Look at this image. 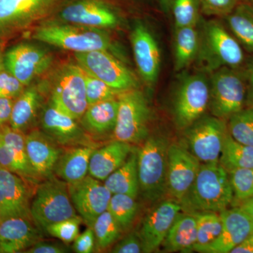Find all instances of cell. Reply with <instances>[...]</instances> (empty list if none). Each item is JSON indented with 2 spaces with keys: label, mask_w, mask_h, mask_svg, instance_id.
<instances>
[{
  "label": "cell",
  "mask_w": 253,
  "mask_h": 253,
  "mask_svg": "<svg viewBox=\"0 0 253 253\" xmlns=\"http://www.w3.org/2000/svg\"><path fill=\"white\" fill-rule=\"evenodd\" d=\"M113 253H144V246L139 234L131 233L120 241L111 251Z\"/></svg>",
  "instance_id": "obj_44"
},
{
  "label": "cell",
  "mask_w": 253,
  "mask_h": 253,
  "mask_svg": "<svg viewBox=\"0 0 253 253\" xmlns=\"http://www.w3.org/2000/svg\"><path fill=\"white\" fill-rule=\"evenodd\" d=\"M210 104L214 117L229 120L246 107L247 83L242 68H221L211 73Z\"/></svg>",
  "instance_id": "obj_5"
},
{
  "label": "cell",
  "mask_w": 253,
  "mask_h": 253,
  "mask_svg": "<svg viewBox=\"0 0 253 253\" xmlns=\"http://www.w3.org/2000/svg\"><path fill=\"white\" fill-rule=\"evenodd\" d=\"M238 1H239V3L247 4L253 7V0H238Z\"/></svg>",
  "instance_id": "obj_52"
},
{
  "label": "cell",
  "mask_w": 253,
  "mask_h": 253,
  "mask_svg": "<svg viewBox=\"0 0 253 253\" xmlns=\"http://www.w3.org/2000/svg\"><path fill=\"white\" fill-rule=\"evenodd\" d=\"M25 86L6 68L0 71V97L17 98L24 90Z\"/></svg>",
  "instance_id": "obj_42"
},
{
  "label": "cell",
  "mask_w": 253,
  "mask_h": 253,
  "mask_svg": "<svg viewBox=\"0 0 253 253\" xmlns=\"http://www.w3.org/2000/svg\"><path fill=\"white\" fill-rule=\"evenodd\" d=\"M41 103L42 96L38 88L33 86L25 89L14 101L10 126L24 132L36 120Z\"/></svg>",
  "instance_id": "obj_30"
},
{
  "label": "cell",
  "mask_w": 253,
  "mask_h": 253,
  "mask_svg": "<svg viewBox=\"0 0 253 253\" xmlns=\"http://www.w3.org/2000/svg\"><path fill=\"white\" fill-rule=\"evenodd\" d=\"M222 229L218 239L205 253H230L253 232V221L238 206L219 212Z\"/></svg>",
  "instance_id": "obj_21"
},
{
  "label": "cell",
  "mask_w": 253,
  "mask_h": 253,
  "mask_svg": "<svg viewBox=\"0 0 253 253\" xmlns=\"http://www.w3.org/2000/svg\"><path fill=\"white\" fill-rule=\"evenodd\" d=\"M201 9L211 16L225 17L239 4L238 0H199Z\"/></svg>",
  "instance_id": "obj_43"
},
{
  "label": "cell",
  "mask_w": 253,
  "mask_h": 253,
  "mask_svg": "<svg viewBox=\"0 0 253 253\" xmlns=\"http://www.w3.org/2000/svg\"><path fill=\"white\" fill-rule=\"evenodd\" d=\"M237 205L253 196V168H236L227 171Z\"/></svg>",
  "instance_id": "obj_38"
},
{
  "label": "cell",
  "mask_w": 253,
  "mask_h": 253,
  "mask_svg": "<svg viewBox=\"0 0 253 253\" xmlns=\"http://www.w3.org/2000/svg\"><path fill=\"white\" fill-rule=\"evenodd\" d=\"M159 1L163 11L168 12L171 10L173 0H159Z\"/></svg>",
  "instance_id": "obj_51"
},
{
  "label": "cell",
  "mask_w": 253,
  "mask_h": 253,
  "mask_svg": "<svg viewBox=\"0 0 253 253\" xmlns=\"http://www.w3.org/2000/svg\"><path fill=\"white\" fill-rule=\"evenodd\" d=\"M219 163L226 171L236 168H253V146L235 140L228 130Z\"/></svg>",
  "instance_id": "obj_33"
},
{
  "label": "cell",
  "mask_w": 253,
  "mask_h": 253,
  "mask_svg": "<svg viewBox=\"0 0 253 253\" xmlns=\"http://www.w3.org/2000/svg\"><path fill=\"white\" fill-rule=\"evenodd\" d=\"M41 239L38 226L31 217H10L0 223V253L22 252Z\"/></svg>",
  "instance_id": "obj_23"
},
{
  "label": "cell",
  "mask_w": 253,
  "mask_h": 253,
  "mask_svg": "<svg viewBox=\"0 0 253 253\" xmlns=\"http://www.w3.org/2000/svg\"><path fill=\"white\" fill-rule=\"evenodd\" d=\"M112 194H126L136 199L139 194L137 150L133 149L126 162L104 180Z\"/></svg>",
  "instance_id": "obj_29"
},
{
  "label": "cell",
  "mask_w": 253,
  "mask_h": 253,
  "mask_svg": "<svg viewBox=\"0 0 253 253\" xmlns=\"http://www.w3.org/2000/svg\"><path fill=\"white\" fill-rule=\"evenodd\" d=\"M24 133L16 130L10 125L0 126V136L8 146L9 154L16 165L17 174L28 184H36L40 180L28 160Z\"/></svg>",
  "instance_id": "obj_27"
},
{
  "label": "cell",
  "mask_w": 253,
  "mask_h": 253,
  "mask_svg": "<svg viewBox=\"0 0 253 253\" xmlns=\"http://www.w3.org/2000/svg\"><path fill=\"white\" fill-rule=\"evenodd\" d=\"M230 253H253V232Z\"/></svg>",
  "instance_id": "obj_49"
},
{
  "label": "cell",
  "mask_w": 253,
  "mask_h": 253,
  "mask_svg": "<svg viewBox=\"0 0 253 253\" xmlns=\"http://www.w3.org/2000/svg\"><path fill=\"white\" fill-rule=\"evenodd\" d=\"M237 206L242 211H244L249 216L251 220L253 221V196L251 199L246 200V201L241 203V204L237 205Z\"/></svg>",
  "instance_id": "obj_50"
},
{
  "label": "cell",
  "mask_w": 253,
  "mask_h": 253,
  "mask_svg": "<svg viewBox=\"0 0 253 253\" xmlns=\"http://www.w3.org/2000/svg\"><path fill=\"white\" fill-rule=\"evenodd\" d=\"M78 64L87 74L116 89H136L139 82L135 75L112 53L102 50L75 53Z\"/></svg>",
  "instance_id": "obj_11"
},
{
  "label": "cell",
  "mask_w": 253,
  "mask_h": 253,
  "mask_svg": "<svg viewBox=\"0 0 253 253\" xmlns=\"http://www.w3.org/2000/svg\"><path fill=\"white\" fill-rule=\"evenodd\" d=\"M210 81L201 72L184 76L176 87L172 113L176 126L184 130L203 117L209 108Z\"/></svg>",
  "instance_id": "obj_8"
},
{
  "label": "cell",
  "mask_w": 253,
  "mask_h": 253,
  "mask_svg": "<svg viewBox=\"0 0 253 253\" xmlns=\"http://www.w3.org/2000/svg\"><path fill=\"white\" fill-rule=\"evenodd\" d=\"M228 130L235 140L253 146V107H245L229 119Z\"/></svg>",
  "instance_id": "obj_37"
},
{
  "label": "cell",
  "mask_w": 253,
  "mask_h": 253,
  "mask_svg": "<svg viewBox=\"0 0 253 253\" xmlns=\"http://www.w3.org/2000/svg\"><path fill=\"white\" fill-rule=\"evenodd\" d=\"M60 19L64 23L89 27L115 28L119 23V16L109 5L100 0H76L61 9Z\"/></svg>",
  "instance_id": "obj_17"
},
{
  "label": "cell",
  "mask_w": 253,
  "mask_h": 253,
  "mask_svg": "<svg viewBox=\"0 0 253 253\" xmlns=\"http://www.w3.org/2000/svg\"><path fill=\"white\" fill-rule=\"evenodd\" d=\"M86 96L88 106L105 100L117 98L121 91L116 90L104 82L85 73Z\"/></svg>",
  "instance_id": "obj_41"
},
{
  "label": "cell",
  "mask_w": 253,
  "mask_h": 253,
  "mask_svg": "<svg viewBox=\"0 0 253 253\" xmlns=\"http://www.w3.org/2000/svg\"><path fill=\"white\" fill-rule=\"evenodd\" d=\"M33 38L74 53L102 50L114 54L112 40L101 28L68 23H48L37 28Z\"/></svg>",
  "instance_id": "obj_3"
},
{
  "label": "cell",
  "mask_w": 253,
  "mask_h": 253,
  "mask_svg": "<svg viewBox=\"0 0 253 253\" xmlns=\"http://www.w3.org/2000/svg\"><path fill=\"white\" fill-rule=\"evenodd\" d=\"M73 206L88 227L107 211L112 194L101 181L88 174L75 184H68Z\"/></svg>",
  "instance_id": "obj_13"
},
{
  "label": "cell",
  "mask_w": 253,
  "mask_h": 253,
  "mask_svg": "<svg viewBox=\"0 0 253 253\" xmlns=\"http://www.w3.org/2000/svg\"><path fill=\"white\" fill-rule=\"evenodd\" d=\"M201 8L199 0H173L171 10L175 28L197 26Z\"/></svg>",
  "instance_id": "obj_39"
},
{
  "label": "cell",
  "mask_w": 253,
  "mask_h": 253,
  "mask_svg": "<svg viewBox=\"0 0 253 253\" xmlns=\"http://www.w3.org/2000/svg\"><path fill=\"white\" fill-rule=\"evenodd\" d=\"M107 211L125 231L130 227L135 219L138 205L136 199L128 195L113 194Z\"/></svg>",
  "instance_id": "obj_36"
},
{
  "label": "cell",
  "mask_w": 253,
  "mask_h": 253,
  "mask_svg": "<svg viewBox=\"0 0 253 253\" xmlns=\"http://www.w3.org/2000/svg\"><path fill=\"white\" fill-rule=\"evenodd\" d=\"M25 253H68V248L59 243L38 241Z\"/></svg>",
  "instance_id": "obj_46"
},
{
  "label": "cell",
  "mask_w": 253,
  "mask_h": 253,
  "mask_svg": "<svg viewBox=\"0 0 253 253\" xmlns=\"http://www.w3.org/2000/svg\"><path fill=\"white\" fill-rule=\"evenodd\" d=\"M1 214H0V223H1Z\"/></svg>",
  "instance_id": "obj_54"
},
{
  "label": "cell",
  "mask_w": 253,
  "mask_h": 253,
  "mask_svg": "<svg viewBox=\"0 0 253 253\" xmlns=\"http://www.w3.org/2000/svg\"><path fill=\"white\" fill-rule=\"evenodd\" d=\"M95 149L91 144L81 145L63 151L55 166L54 174L68 184L81 181L88 175L89 161Z\"/></svg>",
  "instance_id": "obj_25"
},
{
  "label": "cell",
  "mask_w": 253,
  "mask_h": 253,
  "mask_svg": "<svg viewBox=\"0 0 253 253\" xmlns=\"http://www.w3.org/2000/svg\"><path fill=\"white\" fill-rule=\"evenodd\" d=\"M194 213L197 220V236L194 251L205 253L218 239L222 229V221L219 212Z\"/></svg>",
  "instance_id": "obj_34"
},
{
  "label": "cell",
  "mask_w": 253,
  "mask_h": 253,
  "mask_svg": "<svg viewBox=\"0 0 253 253\" xmlns=\"http://www.w3.org/2000/svg\"><path fill=\"white\" fill-rule=\"evenodd\" d=\"M4 57L0 54V71L4 68Z\"/></svg>",
  "instance_id": "obj_53"
},
{
  "label": "cell",
  "mask_w": 253,
  "mask_h": 253,
  "mask_svg": "<svg viewBox=\"0 0 253 253\" xmlns=\"http://www.w3.org/2000/svg\"><path fill=\"white\" fill-rule=\"evenodd\" d=\"M95 243L94 231L92 228L88 227L73 241V249L77 253H91L94 250Z\"/></svg>",
  "instance_id": "obj_45"
},
{
  "label": "cell",
  "mask_w": 253,
  "mask_h": 253,
  "mask_svg": "<svg viewBox=\"0 0 253 253\" xmlns=\"http://www.w3.org/2000/svg\"><path fill=\"white\" fill-rule=\"evenodd\" d=\"M31 215L44 230L50 224L78 216L67 183L53 176L40 184L31 204Z\"/></svg>",
  "instance_id": "obj_6"
},
{
  "label": "cell",
  "mask_w": 253,
  "mask_h": 253,
  "mask_svg": "<svg viewBox=\"0 0 253 253\" xmlns=\"http://www.w3.org/2000/svg\"><path fill=\"white\" fill-rule=\"evenodd\" d=\"M83 219L79 216L64 219L46 226L45 231L49 235L61 240L65 244L73 243L80 234V226Z\"/></svg>",
  "instance_id": "obj_40"
},
{
  "label": "cell",
  "mask_w": 253,
  "mask_h": 253,
  "mask_svg": "<svg viewBox=\"0 0 253 253\" xmlns=\"http://www.w3.org/2000/svg\"><path fill=\"white\" fill-rule=\"evenodd\" d=\"M197 236V220L192 212H179L163 245L166 252L194 251Z\"/></svg>",
  "instance_id": "obj_26"
},
{
  "label": "cell",
  "mask_w": 253,
  "mask_h": 253,
  "mask_svg": "<svg viewBox=\"0 0 253 253\" xmlns=\"http://www.w3.org/2000/svg\"><path fill=\"white\" fill-rule=\"evenodd\" d=\"M28 184L21 176L0 166L1 220L10 217H31V194Z\"/></svg>",
  "instance_id": "obj_18"
},
{
  "label": "cell",
  "mask_w": 253,
  "mask_h": 253,
  "mask_svg": "<svg viewBox=\"0 0 253 253\" xmlns=\"http://www.w3.org/2000/svg\"><path fill=\"white\" fill-rule=\"evenodd\" d=\"M52 56L33 44L21 43L8 50L4 67L25 86L41 76L51 66Z\"/></svg>",
  "instance_id": "obj_15"
},
{
  "label": "cell",
  "mask_w": 253,
  "mask_h": 253,
  "mask_svg": "<svg viewBox=\"0 0 253 253\" xmlns=\"http://www.w3.org/2000/svg\"><path fill=\"white\" fill-rule=\"evenodd\" d=\"M181 211L179 203L169 200L163 201L148 213L139 234L144 246V253L154 252L163 244Z\"/></svg>",
  "instance_id": "obj_19"
},
{
  "label": "cell",
  "mask_w": 253,
  "mask_h": 253,
  "mask_svg": "<svg viewBox=\"0 0 253 253\" xmlns=\"http://www.w3.org/2000/svg\"><path fill=\"white\" fill-rule=\"evenodd\" d=\"M201 163L180 144H169L168 151L167 193L180 204L197 176Z\"/></svg>",
  "instance_id": "obj_14"
},
{
  "label": "cell",
  "mask_w": 253,
  "mask_h": 253,
  "mask_svg": "<svg viewBox=\"0 0 253 253\" xmlns=\"http://www.w3.org/2000/svg\"><path fill=\"white\" fill-rule=\"evenodd\" d=\"M137 150L139 191L147 201L155 203L167 193L169 141L161 136H149Z\"/></svg>",
  "instance_id": "obj_4"
},
{
  "label": "cell",
  "mask_w": 253,
  "mask_h": 253,
  "mask_svg": "<svg viewBox=\"0 0 253 253\" xmlns=\"http://www.w3.org/2000/svg\"><path fill=\"white\" fill-rule=\"evenodd\" d=\"M74 119L49 104L43 109L41 125L43 131L59 145L76 146L86 144L89 139Z\"/></svg>",
  "instance_id": "obj_20"
},
{
  "label": "cell",
  "mask_w": 253,
  "mask_h": 253,
  "mask_svg": "<svg viewBox=\"0 0 253 253\" xmlns=\"http://www.w3.org/2000/svg\"><path fill=\"white\" fill-rule=\"evenodd\" d=\"M26 151L29 162L40 179L54 176L55 166L63 150L44 131H31L26 134Z\"/></svg>",
  "instance_id": "obj_22"
},
{
  "label": "cell",
  "mask_w": 253,
  "mask_h": 253,
  "mask_svg": "<svg viewBox=\"0 0 253 253\" xmlns=\"http://www.w3.org/2000/svg\"><path fill=\"white\" fill-rule=\"evenodd\" d=\"M66 0H0V38L29 28Z\"/></svg>",
  "instance_id": "obj_12"
},
{
  "label": "cell",
  "mask_w": 253,
  "mask_h": 253,
  "mask_svg": "<svg viewBox=\"0 0 253 253\" xmlns=\"http://www.w3.org/2000/svg\"><path fill=\"white\" fill-rule=\"evenodd\" d=\"M14 102L13 99L0 97V126L9 123Z\"/></svg>",
  "instance_id": "obj_47"
},
{
  "label": "cell",
  "mask_w": 253,
  "mask_h": 253,
  "mask_svg": "<svg viewBox=\"0 0 253 253\" xmlns=\"http://www.w3.org/2000/svg\"><path fill=\"white\" fill-rule=\"evenodd\" d=\"M224 18L229 31L243 48L253 54V7L239 3Z\"/></svg>",
  "instance_id": "obj_32"
},
{
  "label": "cell",
  "mask_w": 253,
  "mask_h": 253,
  "mask_svg": "<svg viewBox=\"0 0 253 253\" xmlns=\"http://www.w3.org/2000/svg\"><path fill=\"white\" fill-rule=\"evenodd\" d=\"M234 202L229 174L219 163H201L197 176L181 201L187 212H220Z\"/></svg>",
  "instance_id": "obj_1"
},
{
  "label": "cell",
  "mask_w": 253,
  "mask_h": 253,
  "mask_svg": "<svg viewBox=\"0 0 253 253\" xmlns=\"http://www.w3.org/2000/svg\"><path fill=\"white\" fill-rule=\"evenodd\" d=\"M174 69L181 71L196 61L199 53L200 30L197 26L175 28Z\"/></svg>",
  "instance_id": "obj_31"
},
{
  "label": "cell",
  "mask_w": 253,
  "mask_h": 253,
  "mask_svg": "<svg viewBox=\"0 0 253 253\" xmlns=\"http://www.w3.org/2000/svg\"><path fill=\"white\" fill-rule=\"evenodd\" d=\"M200 30L198 61L203 71L212 73L221 68H242L246 58L239 42L217 20L205 21Z\"/></svg>",
  "instance_id": "obj_2"
},
{
  "label": "cell",
  "mask_w": 253,
  "mask_h": 253,
  "mask_svg": "<svg viewBox=\"0 0 253 253\" xmlns=\"http://www.w3.org/2000/svg\"><path fill=\"white\" fill-rule=\"evenodd\" d=\"M91 228L94 231L96 246L106 249L121 237L122 228L112 214L106 211L96 218Z\"/></svg>",
  "instance_id": "obj_35"
},
{
  "label": "cell",
  "mask_w": 253,
  "mask_h": 253,
  "mask_svg": "<svg viewBox=\"0 0 253 253\" xmlns=\"http://www.w3.org/2000/svg\"><path fill=\"white\" fill-rule=\"evenodd\" d=\"M55 75L50 104L74 119H81L88 107L85 72L78 64L66 63Z\"/></svg>",
  "instance_id": "obj_9"
},
{
  "label": "cell",
  "mask_w": 253,
  "mask_h": 253,
  "mask_svg": "<svg viewBox=\"0 0 253 253\" xmlns=\"http://www.w3.org/2000/svg\"><path fill=\"white\" fill-rule=\"evenodd\" d=\"M117 121L113 129L115 140L129 144L143 142L149 136L151 111L142 91H121L118 95Z\"/></svg>",
  "instance_id": "obj_7"
},
{
  "label": "cell",
  "mask_w": 253,
  "mask_h": 253,
  "mask_svg": "<svg viewBox=\"0 0 253 253\" xmlns=\"http://www.w3.org/2000/svg\"><path fill=\"white\" fill-rule=\"evenodd\" d=\"M133 149L131 144L115 139L99 149H95L89 161V175L104 181L126 162Z\"/></svg>",
  "instance_id": "obj_24"
},
{
  "label": "cell",
  "mask_w": 253,
  "mask_h": 253,
  "mask_svg": "<svg viewBox=\"0 0 253 253\" xmlns=\"http://www.w3.org/2000/svg\"><path fill=\"white\" fill-rule=\"evenodd\" d=\"M247 83L246 107H253V60L245 70Z\"/></svg>",
  "instance_id": "obj_48"
},
{
  "label": "cell",
  "mask_w": 253,
  "mask_h": 253,
  "mask_svg": "<svg viewBox=\"0 0 253 253\" xmlns=\"http://www.w3.org/2000/svg\"><path fill=\"white\" fill-rule=\"evenodd\" d=\"M131 42L136 67L146 84L153 86L158 81L161 71V50L152 32L144 23L134 25Z\"/></svg>",
  "instance_id": "obj_16"
},
{
  "label": "cell",
  "mask_w": 253,
  "mask_h": 253,
  "mask_svg": "<svg viewBox=\"0 0 253 253\" xmlns=\"http://www.w3.org/2000/svg\"><path fill=\"white\" fill-rule=\"evenodd\" d=\"M227 133L224 120L204 116L184 129L186 149L201 163H219Z\"/></svg>",
  "instance_id": "obj_10"
},
{
  "label": "cell",
  "mask_w": 253,
  "mask_h": 253,
  "mask_svg": "<svg viewBox=\"0 0 253 253\" xmlns=\"http://www.w3.org/2000/svg\"><path fill=\"white\" fill-rule=\"evenodd\" d=\"M118 111L117 98L89 105L82 117V123L84 129L91 134H106L114 129Z\"/></svg>",
  "instance_id": "obj_28"
}]
</instances>
